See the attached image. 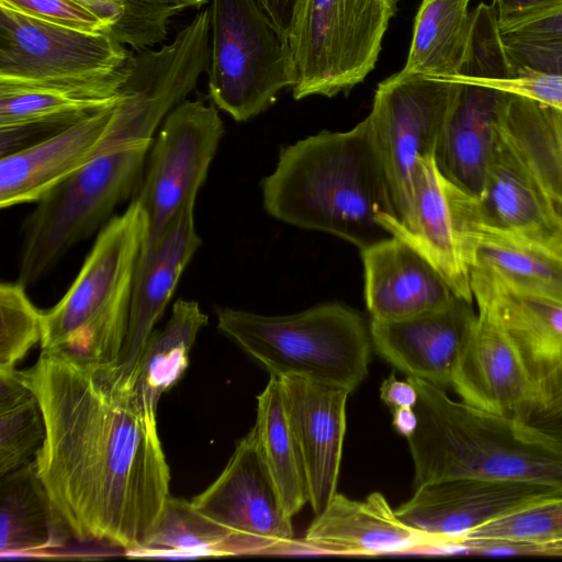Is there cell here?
I'll return each mask as SVG.
<instances>
[{
	"mask_svg": "<svg viewBox=\"0 0 562 562\" xmlns=\"http://www.w3.org/2000/svg\"><path fill=\"white\" fill-rule=\"evenodd\" d=\"M401 0H305L288 40L295 100L350 91L375 68Z\"/></svg>",
	"mask_w": 562,
	"mask_h": 562,
	"instance_id": "cell-9",
	"label": "cell"
},
{
	"mask_svg": "<svg viewBox=\"0 0 562 562\" xmlns=\"http://www.w3.org/2000/svg\"><path fill=\"white\" fill-rule=\"evenodd\" d=\"M470 271L562 302V249L486 222L479 199L467 236Z\"/></svg>",
	"mask_w": 562,
	"mask_h": 562,
	"instance_id": "cell-24",
	"label": "cell"
},
{
	"mask_svg": "<svg viewBox=\"0 0 562 562\" xmlns=\"http://www.w3.org/2000/svg\"><path fill=\"white\" fill-rule=\"evenodd\" d=\"M71 536L50 501L34 461L1 476L2 560L37 557L42 552L61 548Z\"/></svg>",
	"mask_w": 562,
	"mask_h": 562,
	"instance_id": "cell-26",
	"label": "cell"
},
{
	"mask_svg": "<svg viewBox=\"0 0 562 562\" xmlns=\"http://www.w3.org/2000/svg\"><path fill=\"white\" fill-rule=\"evenodd\" d=\"M224 132L217 106L201 99L183 100L162 121L135 196L148 220L145 244L155 240L182 205L196 196Z\"/></svg>",
	"mask_w": 562,
	"mask_h": 562,
	"instance_id": "cell-11",
	"label": "cell"
},
{
	"mask_svg": "<svg viewBox=\"0 0 562 562\" xmlns=\"http://www.w3.org/2000/svg\"><path fill=\"white\" fill-rule=\"evenodd\" d=\"M471 0H422L404 74L440 78L461 76L473 32Z\"/></svg>",
	"mask_w": 562,
	"mask_h": 562,
	"instance_id": "cell-28",
	"label": "cell"
},
{
	"mask_svg": "<svg viewBox=\"0 0 562 562\" xmlns=\"http://www.w3.org/2000/svg\"><path fill=\"white\" fill-rule=\"evenodd\" d=\"M207 321L198 302L178 299L167 325L150 335L139 360V380L156 405L187 370L190 350Z\"/></svg>",
	"mask_w": 562,
	"mask_h": 562,
	"instance_id": "cell-32",
	"label": "cell"
},
{
	"mask_svg": "<svg viewBox=\"0 0 562 562\" xmlns=\"http://www.w3.org/2000/svg\"><path fill=\"white\" fill-rule=\"evenodd\" d=\"M456 551L562 554V497L469 531L457 542Z\"/></svg>",
	"mask_w": 562,
	"mask_h": 562,
	"instance_id": "cell-30",
	"label": "cell"
},
{
	"mask_svg": "<svg viewBox=\"0 0 562 562\" xmlns=\"http://www.w3.org/2000/svg\"><path fill=\"white\" fill-rule=\"evenodd\" d=\"M218 329L278 378L295 375L352 393L368 375L372 340L362 315L327 303L267 316L216 310Z\"/></svg>",
	"mask_w": 562,
	"mask_h": 562,
	"instance_id": "cell-4",
	"label": "cell"
},
{
	"mask_svg": "<svg viewBox=\"0 0 562 562\" xmlns=\"http://www.w3.org/2000/svg\"><path fill=\"white\" fill-rule=\"evenodd\" d=\"M380 397L389 407H413L418 401V393L415 385L407 379L397 380L394 373H391L381 384Z\"/></svg>",
	"mask_w": 562,
	"mask_h": 562,
	"instance_id": "cell-44",
	"label": "cell"
},
{
	"mask_svg": "<svg viewBox=\"0 0 562 562\" xmlns=\"http://www.w3.org/2000/svg\"><path fill=\"white\" fill-rule=\"evenodd\" d=\"M15 374L35 395L45 438L34 460L72 537L138 549L169 495L170 471L139 362H89L42 350Z\"/></svg>",
	"mask_w": 562,
	"mask_h": 562,
	"instance_id": "cell-1",
	"label": "cell"
},
{
	"mask_svg": "<svg viewBox=\"0 0 562 562\" xmlns=\"http://www.w3.org/2000/svg\"><path fill=\"white\" fill-rule=\"evenodd\" d=\"M195 199H189L164 232L140 249L132 278L127 333L117 361L125 368L139 362L156 322L202 244L194 224Z\"/></svg>",
	"mask_w": 562,
	"mask_h": 562,
	"instance_id": "cell-18",
	"label": "cell"
},
{
	"mask_svg": "<svg viewBox=\"0 0 562 562\" xmlns=\"http://www.w3.org/2000/svg\"><path fill=\"white\" fill-rule=\"evenodd\" d=\"M128 557L189 559L235 555L231 532L195 509L192 502L169 496L143 544Z\"/></svg>",
	"mask_w": 562,
	"mask_h": 562,
	"instance_id": "cell-31",
	"label": "cell"
},
{
	"mask_svg": "<svg viewBox=\"0 0 562 562\" xmlns=\"http://www.w3.org/2000/svg\"><path fill=\"white\" fill-rule=\"evenodd\" d=\"M460 87L450 78L402 71L376 87L369 116L398 221L407 215L418 161L435 157Z\"/></svg>",
	"mask_w": 562,
	"mask_h": 562,
	"instance_id": "cell-10",
	"label": "cell"
},
{
	"mask_svg": "<svg viewBox=\"0 0 562 562\" xmlns=\"http://www.w3.org/2000/svg\"><path fill=\"white\" fill-rule=\"evenodd\" d=\"M371 319L400 321L447 305L454 294L407 240L391 235L360 250Z\"/></svg>",
	"mask_w": 562,
	"mask_h": 562,
	"instance_id": "cell-21",
	"label": "cell"
},
{
	"mask_svg": "<svg viewBox=\"0 0 562 562\" xmlns=\"http://www.w3.org/2000/svg\"><path fill=\"white\" fill-rule=\"evenodd\" d=\"M147 234L146 213L135 199L105 223L68 291L42 312V350H94L124 334L133 272Z\"/></svg>",
	"mask_w": 562,
	"mask_h": 562,
	"instance_id": "cell-7",
	"label": "cell"
},
{
	"mask_svg": "<svg viewBox=\"0 0 562 562\" xmlns=\"http://www.w3.org/2000/svg\"><path fill=\"white\" fill-rule=\"evenodd\" d=\"M124 97L91 99L31 87L0 86V127L48 124L67 127L120 103Z\"/></svg>",
	"mask_w": 562,
	"mask_h": 562,
	"instance_id": "cell-33",
	"label": "cell"
},
{
	"mask_svg": "<svg viewBox=\"0 0 562 562\" xmlns=\"http://www.w3.org/2000/svg\"><path fill=\"white\" fill-rule=\"evenodd\" d=\"M299 546L306 552L338 555L442 551L437 539L406 525L379 492L363 501L337 492L315 515Z\"/></svg>",
	"mask_w": 562,
	"mask_h": 562,
	"instance_id": "cell-20",
	"label": "cell"
},
{
	"mask_svg": "<svg viewBox=\"0 0 562 562\" xmlns=\"http://www.w3.org/2000/svg\"><path fill=\"white\" fill-rule=\"evenodd\" d=\"M477 199L448 180L435 157L420 158L406 217L383 215L390 233L418 249L445 279L452 293L473 303L465 236Z\"/></svg>",
	"mask_w": 562,
	"mask_h": 562,
	"instance_id": "cell-13",
	"label": "cell"
},
{
	"mask_svg": "<svg viewBox=\"0 0 562 562\" xmlns=\"http://www.w3.org/2000/svg\"><path fill=\"white\" fill-rule=\"evenodd\" d=\"M460 83L435 151V160L448 180L480 199L496 135L497 91Z\"/></svg>",
	"mask_w": 562,
	"mask_h": 562,
	"instance_id": "cell-25",
	"label": "cell"
},
{
	"mask_svg": "<svg viewBox=\"0 0 562 562\" xmlns=\"http://www.w3.org/2000/svg\"><path fill=\"white\" fill-rule=\"evenodd\" d=\"M407 379L418 393V426L407 439L414 487L453 479L562 487L561 445L522 420L454 401L442 387Z\"/></svg>",
	"mask_w": 562,
	"mask_h": 562,
	"instance_id": "cell-3",
	"label": "cell"
},
{
	"mask_svg": "<svg viewBox=\"0 0 562 562\" xmlns=\"http://www.w3.org/2000/svg\"><path fill=\"white\" fill-rule=\"evenodd\" d=\"M191 502L231 532L235 555L283 553L299 546L254 428L238 441L218 477Z\"/></svg>",
	"mask_w": 562,
	"mask_h": 562,
	"instance_id": "cell-12",
	"label": "cell"
},
{
	"mask_svg": "<svg viewBox=\"0 0 562 562\" xmlns=\"http://www.w3.org/2000/svg\"><path fill=\"white\" fill-rule=\"evenodd\" d=\"M477 313L472 303L453 296L445 306L400 321L371 319L376 353L407 376L439 387L452 385Z\"/></svg>",
	"mask_w": 562,
	"mask_h": 562,
	"instance_id": "cell-15",
	"label": "cell"
},
{
	"mask_svg": "<svg viewBox=\"0 0 562 562\" xmlns=\"http://www.w3.org/2000/svg\"><path fill=\"white\" fill-rule=\"evenodd\" d=\"M471 290L477 312L495 323L514 346L535 400L562 372V302L476 271L471 272Z\"/></svg>",
	"mask_w": 562,
	"mask_h": 562,
	"instance_id": "cell-16",
	"label": "cell"
},
{
	"mask_svg": "<svg viewBox=\"0 0 562 562\" xmlns=\"http://www.w3.org/2000/svg\"><path fill=\"white\" fill-rule=\"evenodd\" d=\"M502 38L515 68L562 75V34L529 37L502 34Z\"/></svg>",
	"mask_w": 562,
	"mask_h": 562,
	"instance_id": "cell-39",
	"label": "cell"
},
{
	"mask_svg": "<svg viewBox=\"0 0 562 562\" xmlns=\"http://www.w3.org/2000/svg\"><path fill=\"white\" fill-rule=\"evenodd\" d=\"M261 189L274 218L360 250L391 236L383 215L397 217L369 115L347 132L322 131L284 147Z\"/></svg>",
	"mask_w": 562,
	"mask_h": 562,
	"instance_id": "cell-2",
	"label": "cell"
},
{
	"mask_svg": "<svg viewBox=\"0 0 562 562\" xmlns=\"http://www.w3.org/2000/svg\"><path fill=\"white\" fill-rule=\"evenodd\" d=\"M133 53L109 31L58 25L0 2V86L110 99L120 95Z\"/></svg>",
	"mask_w": 562,
	"mask_h": 562,
	"instance_id": "cell-6",
	"label": "cell"
},
{
	"mask_svg": "<svg viewBox=\"0 0 562 562\" xmlns=\"http://www.w3.org/2000/svg\"><path fill=\"white\" fill-rule=\"evenodd\" d=\"M265 465L285 513L293 518L308 503V486L301 451L293 432L282 382L270 375L257 396L252 427Z\"/></svg>",
	"mask_w": 562,
	"mask_h": 562,
	"instance_id": "cell-29",
	"label": "cell"
},
{
	"mask_svg": "<svg viewBox=\"0 0 562 562\" xmlns=\"http://www.w3.org/2000/svg\"><path fill=\"white\" fill-rule=\"evenodd\" d=\"M501 33L541 16L559 7L562 0H494Z\"/></svg>",
	"mask_w": 562,
	"mask_h": 562,
	"instance_id": "cell-42",
	"label": "cell"
},
{
	"mask_svg": "<svg viewBox=\"0 0 562 562\" xmlns=\"http://www.w3.org/2000/svg\"><path fill=\"white\" fill-rule=\"evenodd\" d=\"M450 79L525 97L562 111V75L538 71L528 67H517L515 75L508 78L458 76Z\"/></svg>",
	"mask_w": 562,
	"mask_h": 562,
	"instance_id": "cell-38",
	"label": "cell"
},
{
	"mask_svg": "<svg viewBox=\"0 0 562 562\" xmlns=\"http://www.w3.org/2000/svg\"><path fill=\"white\" fill-rule=\"evenodd\" d=\"M279 379L306 472L308 503L317 515L337 493L350 392L295 375Z\"/></svg>",
	"mask_w": 562,
	"mask_h": 562,
	"instance_id": "cell-19",
	"label": "cell"
},
{
	"mask_svg": "<svg viewBox=\"0 0 562 562\" xmlns=\"http://www.w3.org/2000/svg\"><path fill=\"white\" fill-rule=\"evenodd\" d=\"M522 422L562 446V372L536 395Z\"/></svg>",
	"mask_w": 562,
	"mask_h": 562,
	"instance_id": "cell-41",
	"label": "cell"
},
{
	"mask_svg": "<svg viewBox=\"0 0 562 562\" xmlns=\"http://www.w3.org/2000/svg\"><path fill=\"white\" fill-rule=\"evenodd\" d=\"M20 282L0 284V372H12L42 338V312Z\"/></svg>",
	"mask_w": 562,
	"mask_h": 562,
	"instance_id": "cell-35",
	"label": "cell"
},
{
	"mask_svg": "<svg viewBox=\"0 0 562 562\" xmlns=\"http://www.w3.org/2000/svg\"><path fill=\"white\" fill-rule=\"evenodd\" d=\"M209 98L237 122L270 108L295 83L289 42L256 0H211Z\"/></svg>",
	"mask_w": 562,
	"mask_h": 562,
	"instance_id": "cell-8",
	"label": "cell"
},
{
	"mask_svg": "<svg viewBox=\"0 0 562 562\" xmlns=\"http://www.w3.org/2000/svg\"><path fill=\"white\" fill-rule=\"evenodd\" d=\"M451 387L465 403L519 420L533 401L531 382L514 346L479 312Z\"/></svg>",
	"mask_w": 562,
	"mask_h": 562,
	"instance_id": "cell-23",
	"label": "cell"
},
{
	"mask_svg": "<svg viewBox=\"0 0 562 562\" xmlns=\"http://www.w3.org/2000/svg\"><path fill=\"white\" fill-rule=\"evenodd\" d=\"M562 497V487L524 481L453 479L415 487L395 509L412 528L437 539L442 551H456L469 531L536 504Z\"/></svg>",
	"mask_w": 562,
	"mask_h": 562,
	"instance_id": "cell-14",
	"label": "cell"
},
{
	"mask_svg": "<svg viewBox=\"0 0 562 562\" xmlns=\"http://www.w3.org/2000/svg\"><path fill=\"white\" fill-rule=\"evenodd\" d=\"M97 14L122 44L135 52L165 41L171 19L187 10L170 2L144 4L134 0H76Z\"/></svg>",
	"mask_w": 562,
	"mask_h": 562,
	"instance_id": "cell-34",
	"label": "cell"
},
{
	"mask_svg": "<svg viewBox=\"0 0 562 562\" xmlns=\"http://www.w3.org/2000/svg\"><path fill=\"white\" fill-rule=\"evenodd\" d=\"M494 1V0H493Z\"/></svg>",
	"mask_w": 562,
	"mask_h": 562,
	"instance_id": "cell-48",
	"label": "cell"
},
{
	"mask_svg": "<svg viewBox=\"0 0 562 562\" xmlns=\"http://www.w3.org/2000/svg\"><path fill=\"white\" fill-rule=\"evenodd\" d=\"M393 412V427L406 439L412 437L418 426V416L413 407H396Z\"/></svg>",
	"mask_w": 562,
	"mask_h": 562,
	"instance_id": "cell-46",
	"label": "cell"
},
{
	"mask_svg": "<svg viewBox=\"0 0 562 562\" xmlns=\"http://www.w3.org/2000/svg\"><path fill=\"white\" fill-rule=\"evenodd\" d=\"M473 32L462 77L508 78L516 68L508 58L497 21L496 7L480 2L472 11ZM458 77V76H457Z\"/></svg>",
	"mask_w": 562,
	"mask_h": 562,
	"instance_id": "cell-37",
	"label": "cell"
},
{
	"mask_svg": "<svg viewBox=\"0 0 562 562\" xmlns=\"http://www.w3.org/2000/svg\"><path fill=\"white\" fill-rule=\"evenodd\" d=\"M496 130L562 212V111L497 91Z\"/></svg>",
	"mask_w": 562,
	"mask_h": 562,
	"instance_id": "cell-27",
	"label": "cell"
},
{
	"mask_svg": "<svg viewBox=\"0 0 562 562\" xmlns=\"http://www.w3.org/2000/svg\"><path fill=\"white\" fill-rule=\"evenodd\" d=\"M120 103L81 119L32 146L2 156L0 207L40 201L101 154L112 140Z\"/></svg>",
	"mask_w": 562,
	"mask_h": 562,
	"instance_id": "cell-17",
	"label": "cell"
},
{
	"mask_svg": "<svg viewBox=\"0 0 562 562\" xmlns=\"http://www.w3.org/2000/svg\"><path fill=\"white\" fill-rule=\"evenodd\" d=\"M31 16L58 25L89 31H109L108 25L76 0H0Z\"/></svg>",
	"mask_w": 562,
	"mask_h": 562,
	"instance_id": "cell-40",
	"label": "cell"
},
{
	"mask_svg": "<svg viewBox=\"0 0 562 562\" xmlns=\"http://www.w3.org/2000/svg\"><path fill=\"white\" fill-rule=\"evenodd\" d=\"M153 143L114 131L101 154L36 202L25 223L18 282L27 286L40 280L138 190Z\"/></svg>",
	"mask_w": 562,
	"mask_h": 562,
	"instance_id": "cell-5",
	"label": "cell"
},
{
	"mask_svg": "<svg viewBox=\"0 0 562 562\" xmlns=\"http://www.w3.org/2000/svg\"><path fill=\"white\" fill-rule=\"evenodd\" d=\"M134 1L144 3V4H164V3L175 2V3L186 5L188 9L189 8L200 9L209 2V0H134Z\"/></svg>",
	"mask_w": 562,
	"mask_h": 562,
	"instance_id": "cell-47",
	"label": "cell"
},
{
	"mask_svg": "<svg viewBox=\"0 0 562 562\" xmlns=\"http://www.w3.org/2000/svg\"><path fill=\"white\" fill-rule=\"evenodd\" d=\"M45 438L38 402L30 398L0 413V476L22 467Z\"/></svg>",
	"mask_w": 562,
	"mask_h": 562,
	"instance_id": "cell-36",
	"label": "cell"
},
{
	"mask_svg": "<svg viewBox=\"0 0 562 562\" xmlns=\"http://www.w3.org/2000/svg\"><path fill=\"white\" fill-rule=\"evenodd\" d=\"M479 203L486 222L562 249V212L497 130Z\"/></svg>",
	"mask_w": 562,
	"mask_h": 562,
	"instance_id": "cell-22",
	"label": "cell"
},
{
	"mask_svg": "<svg viewBox=\"0 0 562 562\" xmlns=\"http://www.w3.org/2000/svg\"><path fill=\"white\" fill-rule=\"evenodd\" d=\"M502 34L524 37L562 34V7Z\"/></svg>",
	"mask_w": 562,
	"mask_h": 562,
	"instance_id": "cell-45",
	"label": "cell"
},
{
	"mask_svg": "<svg viewBox=\"0 0 562 562\" xmlns=\"http://www.w3.org/2000/svg\"><path fill=\"white\" fill-rule=\"evenodd\" d=\"M272 20L278 32L289 40L305 0H256Z\"/></svg>",
	"mask_w": 562,
	"mask_h": 562,
	"instance_id": "cell-43",
	"label": "cell"
}]
</instances>
